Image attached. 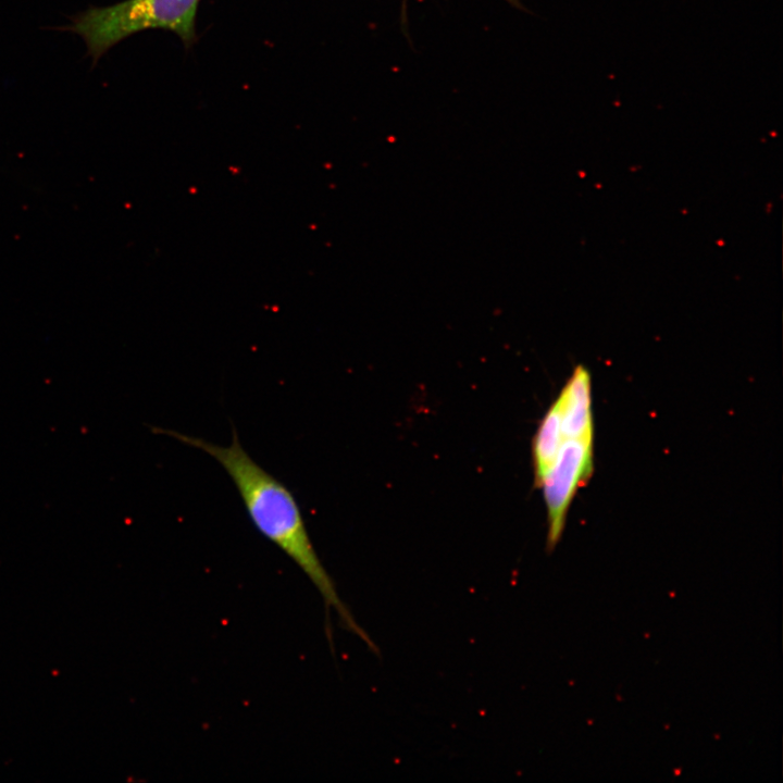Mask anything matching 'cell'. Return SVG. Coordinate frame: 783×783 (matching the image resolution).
Here are the masks:
<instances>
[{
    "label": "cell",
    "instance_id": "obj_1",
    "mask_svg": "<svg viewBox=\"0 0 783 783\" xmlns=\"http://www.w3.org/2000/svg\"><path fill=\"white\" fill-rule=\"evenodd\" d=\"M153 432L173 437L214 458L229 475L256 530L299 567L316 587L325 606L336 611L346 629L376 650L338 596L334 581L314 549L293 492L248 455L235 428L226 447L173 430L154 427Z\"/></svg>",
    "mask_w": 783,
    "mask_h": 783
},
{
    "label": "cell",
    "instance_id": "obj_2",
    "mask_svg": "<svg viewBox=\"0 0 783 783\" xmlns=\"http://www.w3.org/2000/svg\"><path fill=\"white\" fill-rule=\"evenodd\" d=\"M200 0H125L109 7H90L59 29L77 34L94 65L114 45L149 28H163L190 41Z\"/></svg>",
    "mask_w": 783,
    "mask_h": 783
},
{
    "label": "cell",
    "instance_id": "obj_3",
    "mask_svg": "<svg viewBox=\"0 0 783 783\" xmlns=\"http://www.w3.org/2000/svg\"><path fill=\"white\" fill-rule=\"evenodd\" d=\"M594 438L564 439L557 457L539 484L547 508V548L561 538L567 513L576 490L592 476Z\"/></svg>",
    "mask_w": 783,
    "mask_h": 783
},
{
    "label": "cell",
    "instance_id": "obj_4",
    "mask_svg": "<svg viewBox=\"0 0 783 783\" xmlns=\"http://www.w3.org/2000/svg\"><path fill=\"white\" fill-rule=\"evenodd\" d=\"M557 399L564 439L594 438L591 374L584 365L574 369Z\"/></svg>",
    "mask_w": 783,
    "mask_h": 783
},
{
    "label": "cell",
    "instance_id": "obj_5",
    "mask_svg": "<svg viewBox=\"0 0 783 783\" xmlns=\"http://www.w3.org/2000/svg\"><path fill=\"white\" fill-rule=\"evenodd\" d=\"M564 440L558 399L546 411L532 440L534 484L539 486Z\"/></svg>",
    "mask_w": 783,
    "mask_h": 783
}]
</instances>
